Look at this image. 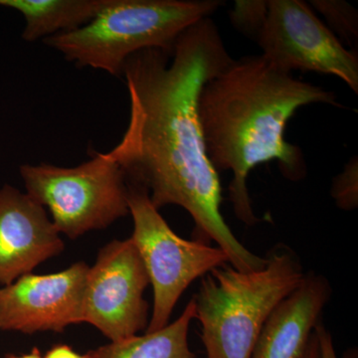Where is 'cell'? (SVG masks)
<instances>
[{"mask_svg":"<svg viewBox=\"0 0 358 358\" xmlns=\"http://www.w3.org/2000/svg\"><path fill=\"white\" fill-rule=\"evenodd\" d=\"M274 67L333 75L358 94V58L301 0H268V15L256 40Z\"/></svg>","mask_w":358,"mask_h":358,"instance_id":"7","label":"cell"},{"mask_svg":"<svg viewBox=\"0 0 358 358\" xmlns=\"http://www.w3.org/2000/svg\"><path fill=\"white\" fill-rule=\"evenodd\" d=\"M315 333L319 341L320 358H338L334 350L333 336L322 322L315 327Z\"/></svg>","mask_w":358,"mask_h":358,"instance_id":"16","label":"cell"},{"mask_svg":"<svg viewBox=\"0 0 358 358\" xmlns=\"http://www.w3.org/2000/svg\"><path fill=\"white\" fill-rule=\"evenodd\" d=\"M266 259L259 270L224 265L202 278L193 300L206 358H251L268 315L303 281L291 250L279 247Z\"/></svg>","mask_w":358,"mask_h":358,"instance_id":"3","label":"cell"},{"mask_svg":"<svg viewBox=\"0 0 358 358\" xmlns=\"http://www.w3.org/2000/svg\"><path fill=\"white\" fill-rule=\"evenodd\" d=\"M331 196L341 209L355 210L358 205V159L353 157L341 173L334 178Z\"/></svg>","mask_w":358,"mask_h":358,"instance_id":"15","label":"cell"},{"mask_svg":"<svg viewBox=\"0 0 358 358\" xmlns=\"http://www.w3.org/2000/svg\"><path fill=\"white\" fill-rule=\"evenodd\" d=\"M20 176L26 193L48 209L56 229L70 239L129 213L128 176L113 150L75 167L23 164Z\"/></svg>","mask_w":358,"mask_h":358,"instance_id":"5","label":"cell"},{"mask_svg":"<svg viewBox=\"0 0 358 358\" xmlns=\"http://www.w3.org/2000/svg\"><path fill=\"white\" fill-rule=\"evenodd\" d=\"M44 358H94L91 352L81 355L78 353L67 345H57L53 346L47 352Z\"/></svg>","mask_w":358,"mask_h":358,"instance_id":"17","label":"cell"},{"mask_svg":"<svg viewBox=\"0 0 358 358\" xmlns=\"http://www.w3.org/2000/svg\"><path fill=\"white\" fill-rule=\"evenodd\" d=\"M129 210L134 220L131 238L154 289V307L145 329L154 333L169 324L176 303L192 282L229 259L219 247L179 237L152 205L147 190L129 182Z\"/></svg>","mask_w":358,"mask_h":358,"instance_id":"6","label":"cell"},{"mask_svg":"<svg viewBox=\"0 0 358 358\" xmlns=\"http://www.w3.org/2000/svg\"><path fill=\"white\" fill-rule=\"evenodd\" d=\"M268 15V1L237 0L230 11L231 22L245 36L258 38Z\"/></svg>","mask_w":358,"mask_h":358,"instance_id":"14","label":"cell"},{"mask_svg":"<svg viewBox=\"0 0 358 358\" xmlns=\"http://www.w3.org/2000/svg\"><path fill=\"white\" fill-rule=\"evenodd\" d=\"M310 4L324 15L327 27L338 38L352 46L357 44L358 13L355 6L341 0H313Z\"/></svg>","mask_w":358,"mask_h":358,"instance_id":"13","label":"cell"},{"mask_svg":"<svg viewBox=\"0 0 358 358\" xmlns=\"http://www.w3.org/2000/svg\"><path fill=\"white\" fill-rule=\"evenodd\" d=\"M148 285L147 270L131 238L105 245L89 268L83 322L95 327L110 343L138 336L150 322L143 296Z\"/></svg>","mask_w":358,"mask_h":358,"instance_id":"8","label":"cell"},{"mask_svg":"<svg viewBox=\"0 0 358 358\" xmlns=\"http://www.w3.org/2000/svg\"><path fill=\"white\" fill-rule=\"evenodd\" d=\"M219 0H108L95 17L73 31L44 39L80 67L121 76L127 60L145 49L173 54L179 35L222 6Z\"/></svg>","mask_w":358,"mask_h":358,"instance_id":"4","label":"cell"},{"mask_svg":"<svg viewBox=\"0 0 358 358\" xmlns=\"http://www.w3.org/2000/svg\"><path fill=\"white\" fill-rule=\"evenodd\" d=\"M89 268L78 262L55 274L31 273L0 289V333H62L82 324Z\"/></svg>","mask_w":358,"mask_h":358,"instance_id":"9","label":"cell"},{"mask_svg":"<svg viewBox=\"0 0 358 358\" xmlns=\"http://www.w3.org/2000/svg\"><path fill=\"white\" fill-rule=\"evenodd\" d=\"M195 319L193 298L180 317L154 333L110 343L91 350L94 358H199L190 350L188 331Z\"/></svg>","mask_w":358,"mask_h":358,"instance_id":"12","label":"cell"},{"mask_svg":"<svg viewBox=\"0 0 358 358\" xmlns=\"http://www.w3.org/2000/svg\"><path fill=\"white\" fill-rule=\"evenodd\" d=\"M303 358H320L319 341H317V336L315 331H313L312 336H310L307 350H306Z\"/></svg>","mask_w":358,"mask_h":358,"instance_id":"18","label":"cell"},{"mask_svg":"<svg viewBox=\"0 0 358 358\" xmlns=\"http://www.w3.org/2000/svg\"><path fill=\"white\" fill-rule=\"evenodd\" d=\"M232 60L210 17L181 33L173 54L145 49L131 55L122 71L128 129L112 150L129 182L147 190L157 210L182 207L195 224L193 240L215 242L233 268L250 272L267 260L247 249L224 220L220 178L207 157L199 115L204 84Z\"/></svg>","mask_w":358,"mask_h":358,"instance_id":"1","label":"cell"},{"mask_svg":"<svg viewBox=\"0 0 358 358\" xmlns=\"http://www.w3.org/2000/svg\"><path fill=\"white\" fill-rule=\"evenodd\" d=\"M331 296L327 278L315 272L305 274L268 315L251 358H303Z\"/></svg>","mask_w":358,"mask_h":358,"instance_id":"11","label":"cell"},{"mask_svg":"<svg viewBox=\"0 0 358 358\" xmlns=\"http://www.w3.org/2000/svg\"><path fill=\"white\" fill-rule=\"evenodd\" d=\"M6 358H44V357H42L38 348H34L29 353L21 355H7Z\"/></svg>","mask_w":358,"mask_h":358,"instance_id":"19","label":"cell"},{"mask_svg":"<svg viewBox=\"0 0 358 358\" xmlns=\"http://www.w3.org/2000/svg\"><path fill=\"white\" fill-rule=\"evenodd\" d=\"M312 103L341 107L333 92L296 79L262 55L233 59L201 89L199 115L207 157L216 171L232 173L230 201L246 225L260 221L247 187L257 166L275 160L289 180L307 176L301 148L287 141L285 131L296 110Z\"/></svg>","mask_w":358,"mask_h":358,"instance_id":"2","label":"cell"},{"mask_svg":"<svg viewBox=\"0 0 358 358\" xmlns=\"http://www.w3.org/2000/svg\"><path fill=\"white\" fill-rule=\"evenodd\" d=\"M64 248L43 206L13 186L0 188V285L31 274Z\"/></svg>","mask_w":358,"mask_h":358,"instance_id":"10","label":"cell"}]
</instances>
